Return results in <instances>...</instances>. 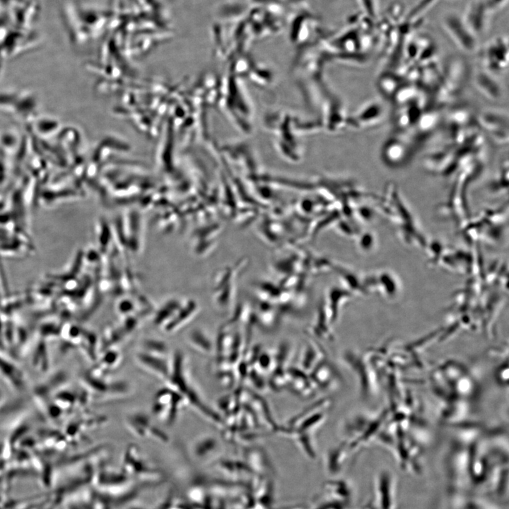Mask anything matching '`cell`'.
Wrapping results in <instances>:
<instances>
[{"label":"cell","mask_w":509,"mask_h":509,"mask_svg":"<svg viewBox=\"0 0 509 509\" xmlns=\"http://www.w3.org/2000/svg\"><path fill=\"white\" fill-rule=\"evenodd\" d=\"M183 353L176 351L171 359V372L168 379L164 382L185 399L187 404L191 405L201 415L212 421H219L218 417L206 406L199 397L185 373V363Z\"/></svg>","instance_id":"1"},{"label":"cell","mask_w":509,"mask_h":509,"mask_svg":"<svg viewBox=\"0 0 509 509\" xmlns=\"http://www.w3.org/2000/svg\"><path fill=\"white\" fill-rule=\"evenodd\" d=\"M186 404L185 399L180 394L165 386L154 395L151 407L152 414L158 419L171 425L176 420L179 411Z\"/></svg>","instance_id":"2"},{"label":"cell","mask_w":509,"mask_h":509,"mask_svg":"<svg viewBox=\"0 0 509 509\" xmlns=\"http://www.w3.org/2000/svg\"><path fill=\"white\" fill-rule=\"evenodd\" d=\"M443 25L452 40L465 52H473L477 45L476 37L464 22L462 16L449 13L444 16Z\"/></svg>","instance_id":"3"},{"label":"cell","mask_w":509,"mask_h":509,"mask_svg":"<svg viewBox=\"0 0 509 509\" xmlns=\"http://www.w3.org/2000/svg\"><path fill=\"white\" fill-rule=\"evenodd\" d=\"M484 0H473L466 8L462 16L464 22L476 37L483 34L487 29L489 13Z\"/></svg>","instance_id":"4"},{"label":"cell","mask_w":509,"mask_h":509,"mask_svg":"<svg viewBox=\"0 0 509 509\" xmlns=\"http://www.w3.org/2000/svg\"><path fill=\"white\" fill-rule=\"evenodd\" d=\"M484 65L491 71H502L508 62L507 38L498 37L491 40L484 50Z\"/></svg>","instance_id":"5"},{"label":"cell","mask_w":509,"mask_h":509,"mask_svg":"<svg viewBox=\"0 0 509 509\" xmlns=\"http://www.w3.org/2000/svg\"><path fill=\"white\" fill-rule=\"evenodd\" d=\"M137 364L144 370L165 382L171 372V360L140 351L136 355Z\"/></svg>","instance_id":"6"},{"label":"cell","mask_w":509,"mask_h":509,"mask_svg":"<svg viewBox=\"0 0 509 509\" xmlns=\"http://www.w3.org/2000/svg\"><path fill=\"white\" fill-rule=\"evenodd\" d=\"M21 141H23L20 134L14 129L8 128L0 131V153L1 158L6 160V164L9 166L11 164H14L15 159L18 158Z\"/></svg>","instance_id":"7"},{"label":"cell","mask_w":509,"mask_h":509,"mask_svg":"<svg viewBox=\"0 0 509 509\" xmlns=\"http://www.w3.org/2000/svg\"><path fill=\"white\" fill-rule=\"evenodd\" d=\"M479 117L480 124L496 142H508V119L494 112H484Z\"/></svg>","instance_id":"8"},{"label":"cell","mask_w":509,"mask_h":509,"mask_svg":"<svg viewBox=\"0 0 509 509\" xmlns=\"http://www.w3.org/2000/svg\"><path fill=\"white\" fill-rule=\"evenodd\" d=\"M125 423L132 434L143 438H151L156 426L153 424L150 417L142 412L128 415L125 419Z\"/></svg>","instance_id":"9"},{"label":"cell","mask_w":509,"mask_h":509,"mask_svg":"<svg viewBox=\"0 0 509 509\" xmlns=\"http://www.w3.org/2000/svg\"><path fill=\"white\" fill-rule=\"evenodd\" d=\"M383 153L387 162L397 163L404 159L408 154V149L402 141L394 139L387 144Z\"/></svg>","instance_id":"10"},{"label":"cell","mask_w":509,"mask_h":509,"mask_svg":"<svg viewBox=\"0 0 509 509\" xmlns=\"http://www.w3.org/2000/svg\"><path fill=\"white\" fill-rule=\"evenodd\" d=\"M59 122L51 117H40L33 124V129L40 136L49 138L53 136L59 127Z\"/></svg>","instance_id":"11"},{"label":"cell","mask_w":509,"mask_h":509,"mask_svg":"<svg viewBox=\"0 0 509 509\" xmlns=\"http://www.w3.org/2000/svg\"><path fill=\"white\" fill-rule=\"evenodd\" d=\"M188 342L191 347L202 353H209L211 351L212 344L209 339L200 331L196 330L190 333Z\"/></svg>","instance_id":"12"},{"label":"cell","mask_w":509,"mask_h":509,"mask_svg":"<svg viewBox=\"0 0 509 509\" xmlns=\"http://www.w3.org/2000/svg\"><path fill=\"white\" fill-rule=\"evenodd\" d=\"M476 79L478 88L486 95V97L490 99H496L499 97L498 86L491 78L484 75V73H480Z\"/></svg>","instance_id":"13"},{"label":"cell","mask_w":509,"mask_h":509,"mask_svg":"<svg viewBox=\"0 0 509 509\" xmlns=\"http://www.w3.org/2000/svg\"><path fill=\"white\" fill-rule=\"evenodd\" d=\"M141 351L157 356L169 357V349L164 341L148 339L141 345Z\"/></svg>","instance_id":"14"},{"label":"cell","mask_w":509,"mask_h":509,"mask_svg":"<svg viewBox=\"0 0 509 509\" xmlns=\"http://www.w3.org/2000/svg\"><path fill=\"white\" fill-rule=\"evenodd\" d=\"M121 361V354L119 351L112 348L105 350V352L100 360L102 372L110 370L117 366Z\"/></svg>","instance_id":"15"},{"label":"cell","mask_w":509,"mask_h":509,"mask_svg":"<svg viewBox=\"0 0 509 509\" xmlns=\"http://www.w3.org/2000/svg\"><path fill=\"white\" fill-rule=\"evenodd\" d=\"M508 0H484L488 8L492 11L503 7Z\"/></svg>","instance_id":"16"}]
</instances>
